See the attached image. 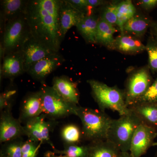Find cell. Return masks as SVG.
<instances>
[{
  "instance_id": "obj_1",
  "label": "cell",
  "mask_w": 157,
  "mask_h": 157,
  "mask_svg": "<svg viewBox=\"0 0 157 157\" xmlns=\"http://www.w3.org/2000/svg\"><path fill=\"white\" fill-rule=\"evenodd\" d=\"M62 0H29L25 16L31 35L46 48L59 52L62 40L59 12Z\"/></svg>"
},
{
  "instance_id": "obj_2",
  "label": "cell",
  "mask_w": 157,
  "mask_h": 157,
  "mask_svg": "<svg viewBox=\"0 0 157 157\" xmlns=\"http://www.w3.org/2000/svg\"><path fill=\"white\" fill-rule=\"evenodd\" d=\"M76 116L81 120L82 138L90 142L107 140L112 119L100 109L78 107Z\"/></svg>"
},
{
  "instance_id": "obj_3",
  "label": "cell",
  "mask_w": 157,
  "mask_h": 157,
  "mask_svg": "<svg viewBox=\"0 0 157 157\" xmlns=\"http://www.w3.org/2000/svg\"><path fill=\"white\" fill-rule=\"evenodd\" d=\"M87 82L91 89L92 97L98 104L99 109L104 111L109 109L116 111L119 115L126 114L129 111L126 104L124 90L117 86H109L104 82L89 79Z\"/></svg>"
},
{
  "instance_id": "obj_4",
  "label": "cell",
  "mask_w": 157,
  "mask_h": 157,
  "mask_svg": "<svg viewBox=\"0 0 157 157\" xmlns=\"http://www.w3.org/2000/svg\"><path fill=\"white\" fill-rule=\"evenodd\" d=\"M1 42V60L9 54L21 50L32 36L25 14L8 21L5 25Z\"/></svg>"
},
{
  "instance_id": "obj_5",
  "label": "cell",
  "mask_w": 157,
  "mask_h": 157,
  "mask_svg": "<svg viewBox=\"0 0 157 157\" xmlns=\"http://www.w3.org/2000/svg\"><path fill=\"white\" fill-rule=\"evenodd\" d=\"M142 123L139 118L129 109L126 114L117 119H113L107 140L115 144L121 152H129L135 130Z\"/></svg>"
},
{
  "instance_id": "obj_6",
  "label": "cell",
  "mask_w": 157,
  "mask_h": 157,
  "mask_svg": "<svg viewBox=\"0 0 157 157\" xmlns=\"http://www.w3.org/2000/svg\"><path fill=\"white\" fill-rule=\"evenodd\" d=\"M40 90L42 92L43 113L47 118L57 121L71 115H76L79 106L66 101L52 86L42 83Z\"/></svg>"
},
{
  "instance_id": "obj_7",
  "label": "cell",
  "mask_w": 157,
  "mask_h": 157,
  "mask_svg": "<svg viewBox=\"0 0 157 157\" xmlns=\"http://www.w3.org/2000/svg\"><path fill=\"white\" fill-rule=\"evenodd\" d=\"M148 65L132 72L126 82L124 92L127 107L134 104L146 92L153 82Z\"/></svg>"
},
{
  "instance_id": "obj_8",
  "label": "cell",
  "mask_w": 157,
  "mask_h": 157,
  "mask_svg": "<svg viewBox=\"0 0 157 157\" xmlns=\"http://www.w3.org/2000/svg\"><path fill=\"white\" fill-rule=\"evenodd\" d=\"M58 124L57 121L49 119L42 113L27 122L23 127L28 139L36 143L48 144L53 149L55 147L51 141L50 135Z\"/></svg>"
},
{
  "instance_id": "obj_9",
  "label": "cell",
  "mask_w": 157,
  "mask_h": 157,
  "mask_svg": "<svg viewBox=\"0 0 157 157\" xmlns=\"http://www.w3.org/2000/svg\"><path fill=\"white\" fill-rule=\"evenodd\" d=\"M157 137V130L142 123L135 130L129 152L133 157H141L153 146Z\"/></svg>"
},
{
  "instance_id": "obj_10",
  "label": "cell",
  "mask_w": 157,
  "mask_h": 157,
  "mask_svg": "<svg viewBox=\"0 0 157 157\" xmlns=\"http://www.w3.org/2000/svg\"><path fill=\"white\" fill-rule=\"evenodd\" d=\"M65 59L59 52L45 56L32 65L27 73L34 80L45 83L46 78L60 67Z\"/></svg>"
},
{
  "instance_id": "obj_11",
  "label": "cell",
  "mask_w": 157,
  "mask_h": 157,
  "mask_svg": "<svg viewBox=\"0 0 157 157\" xmlns=\"http://www.w3.org/2000/svg\"><path fill=\"white\" fill-rule=\"evenodd\" d=\"M12 108L1 111L0 117V142L5 143L25 136L23 126L18 118L14 117Z\"/></svg>"
},
{
  "instance_id": "obj_12",
  "label": "cell",
  "mask_w": 157,
  "mask_h": 157,
  "mask_svg": "<svg viewBox=\"0 0 157 157\" xmlns=\"http://www.w3.org/2000/svg\"><path fill=\"white\" fill-rule=\"evenodd\" d=\"M43 113L41 90L27 93L23 98L20 106L18 118L20 121L25 124L29 121L39 116Z\"/></svg>"
},
{
  "instance_id": "obj_13",
  "label": "cell",
  "mask_w": 157,
  "mask_h": 157,
  "mask_svg": "<svg viewBox=\"0 0 157 157\" xmlns=\"http://www.w3.org/2000/svg\"><path fill=\"white\" fill-rule=\"evenodd\" d=\"M21 51L23 56L25 73L36 62L45 56L56 52L46 48L35 40L32 36L24 44Z\"/></svg>"
},
{
  "instance_id": "obj_14",
  "label": "cell",
  "mask_w": 157,
  "mask_h": 157,
  "mask_svg": "<svg viewBox=\"0 0 157 157\" xmlns=\"http://www.w3.org/2000/svg\"><path fill=\"white\" fill-rule=\"evenodd\" d=\"M25 73L24 61L21 50L4 57L2 67L1 65V78L2 76L13 81L14 78Z\"/></svg>"
},
{
  "instance_id": "obj_15",
  "label": "cell",
  "mask_w": 157,
  "mask_h": 157,
  "mask_svg": "<svg viewBox=\"0 0 157 157\" xmlns=\"http://www.w3.org/2000/svg\"><path fill=\"white\" fill-rule=\"evenodd\" d=\"M52 87L66 101L78 105L79 94L77 85L67 76H55L52 79Z\"/></svg>"
},
{
  "instance_id": "obj_16",
  "label": "cell",
  "mask_w": 157,
  "mask_h": 157,
  "mask_svg": "<svg viewBox=\"0 0 157 157\" xmlns=\"http://www.w3.org/2000/svg\"><path fill=\"white\" fill-rule=\"evenodd\" d=\"M29 0L1 1V33L8 21L25 14Z\"/></svg>"
},
{
  "instance_id": "obj_17",
  "label": "cell",
  "mask_w": 157,
  "mask_h": 157,
  "mask_svg": "<svg viewBox=\"0 0 157 157\" xmlns=\"http://www.w3.org/2000/svg\"><path fill=\"white\" fill-rule=\"evenodd\" d=\"M83 14L73 8L67 0H62L60 9L59 23L63 41L68 31L73 26H76Z\"/></svg>"
},
{
  "instance_id": "obj_18",
  "label": "cell",
  "mask_w": 157,
  "mask_h": 157,
  "mask_svg": "<svg viewBox=\"0 0 157 157\" xmlns=\"http://www.w3.org/2000/svg\"><path fill=\"white\" fill-rule=\"evenodd\" d=\"M100 16L95 12L91 14H83L76 25L77 31L87 43H97V29Z\"/></svg>"
},
{
  "instance_id": "obj_19",
  "label": "cell",
  "mask_w": 157,
  "mask_h": 157,
  "mask_svg": "<svg viewBox=\"0 0 157 157\" xmlns=\"http://www.w3.org/2000/svg\"><path fill=\"white\" fill-rule=\"evenodd\" d=\"M145 45L140 39L125 33L115 38L113 50L127 54H136L145 51Z\"/></svg>"
},
{
  "instance_id": "obj_20",
  "label": "cell",
  "mask_w": 157,
  "mask_h": 157,
  "mask_svg": "<svg viewBox=\"0 0 157 157\" xmlns=\"http://www.w3.org/2000/svg\"><path fill=\"white\" fill-rule=\"evenodd\" d=\"M128 108L139 118L142 123L157 130V103H135Z\"/></svg>"
},
{
  "instance_id": "obj_21",
  "label": "cell",
  "mask_w": 157,
  "mask_h": 157,
  "mask_svg": "<svg viewBox=\"0 0 157 157\" xmlns=\"http://www.w3.org/2000/svg\"><path fill=\"white\" fill-rule=\"evenodd\" d=\"M152 20L145 14L136 13L124 25L121 33H125L140 39L150 28Z\"/></svg>"
},
{
  "instance_id": "obj_22",
  "label": "cell",
  "mask_w": 157,
  "mask_h": 157,
  "mask_svg": "<svg viewBox=\"0 0 157 157\" xmlns=\"http://www.w3.org/2000/svg\"><path fill=\"white\" fill-rule=\"evenodd\" d=\"M86 157H117L121 151L115 144L107 140L90 142Z\"/></svg>"
},
{
  "instance_id": "obj_23",
  "label": "cell",
  "mask_w": 157,
  "mask_h": 157,
  "mask_svg": "<svg viewBox=\"0 0 157 157\" xmlns=\"http://www.w3.org/2000/svg\"><path fill=\"white\" fill-rule=\"evenodd\" d=\"M117 29L114 26L100 18L97 29L96 41L97 43L113 50L115 38L113 35Z\"/></svg>"
},
{
  "instance_id": "obj_24",
  "label": "cell",
  "mask_w": 157,
  "mask_h": 157,
  "mask_svg": "<svg viewBox=\"0 0 157 157\" xmlns=\"http://www.w3.org/2000/svg\"><path fill=\"white\" fill-rule=\"evenodd\" d=\"M137 13V10L132 1L126 0L118 2L117 6V25L122 32L123 29L126 23L130 18Z\"/></svg>"
},
{
  "instance_id": "obj_25",
  "label": "cell",
  "mask_w": 157,
  "mask_h": 157,
  "mask_svg": "<svg viewBox=\"0 0 157 157\" xmlns=\"http://www.w3.org/2000/svg\"><path fill=\"white\" fill-rule=\"evenodd\" d=\"M61 136L64 144H80L82 138V130L74 124H68L62 128Z\"/></svg>"
},
{
  "instance_id": "obj_26",
  "label": "cell",
  "mask_w": 157,
  "mask_h": 157,
  "mask_svg": "<svg viewBox=\"0 0 157 157\" xmlns=\"http://www.w3.org/2000/svg\"><path fill=\"white\" fill-rule=\"evenodd\" d=\"M24 141L22 137H21L2 144L0 155L4 157H22Z\"/></svg>"
},
{
  "instance_id": "obj_27",
  "label": "cell",
  "mask_w": 157,
  "mask_h": 157,
  "mask_svg": "<svg viewBox=\"0 0 157 157\" xmlns=\"http://www.w3.org/2000/svg\"><path fill=\"white\" fill-rule=\"evenodd\" d=\"M53 151L57 155L67 157H86L87 154L88 147L87 144H64L63 149L59 150L55 148Z\"/></svg>"
},
{
  "instance_id": "obj_28",
  "label": "cell",
  "mask_w": 157,
  "mask_h": 157,
  "mask_svg": "<svg viewBox=\"0 0 157 157\" xmlns=\"http://www.w3.org/2000/svg\"><path fill=\"white\" fill-rule=\"evenodd\" d=\"M145 51L148 55V66L151 73H157V40L151 35L147 39Z\"/></svg>"
},
{
  "instance_id": "obj_29",
  "label": "cell",
  "mask_w": 157,
  "mask_h": 157,
  "mask_svg": "<svg viewBox=\"0 0 157 157\" xmlns=\"http://www.w3.org/2000/svg\"><path fill=\"white\" fill-rule=\"evenodd\" d=\"M17 89L11 82L0 95V110L12 108L14 101L17 97Z\"/></svg>"
},
{
  "instance_id": "obj_30",
  "label": "cell",
  "mask_w": 157,
  "mask_h": 157,
  "mask_svg": "<svg viewBox=\"0 0 157 157\" xmlns=\"http://www.w3.org/2000/svg\"><path fill=\"white\" fill-rule=\"evenodd\" d=\"M117 3H109L103 6L99 16L100 18L114 26L117 25Z\"/></svg>"
},
{
  "instance_id": "obj_31",
  "label": "cell",
  "mask_w": 157,
  "mask_h": 157,
  "mask_svg": "<svg viewBox=\"0 0 157 157\" xmlns=\"http://www.w3.org/2000/svg\"><path fill=\"white\" fill-rule=\"evenodd\" d=\"M41 144L29 139L24 141L21 149L22 157H37Z\"/></svg>"
},
{
  "instance_id": "obj_32",
  "label": "cell",
  "mask_w": 157,
  "mask_h": 157,
  "mask_svg": "<svg viewBox=\"0 0 157 157\" xmlns=\"http://www.w3.org/2000/svg\"><path fill=\"white\" fill-rule=\"evenodd\" d=\"M143 102L157 103V76L146 92L134 104Z\"/></svg>"
},
{
  "instance_id": "obj_33",
  "label": "cell",
  "mask_w": 157,
  "mask_h": 157,
  "mask_svg": "<svg viewBox=\"0 0 157 157\" xmlns=\"http://www.w3.org/2000/svg\"><path fill=\"white\" fill-rule=\"evenodd\" d=\"M137 4L145 11H150L157 7V0H140Z\"/></svg>"
},
{
  "instance_id": "obj_34",
  "label": "cell",
  "mask_w": 157,
  "mask_h": 157,
  "mask_svg": "<svg viewBox=\"0 0 157 157\" xmlns=\"http://www.w3.org/2000/svg\"><path fill=\"white\" fill-rule=\"evenodd\" d=\"M88 4L90 8L97 9L100 7H103L107 4L106 1L103 0H87Z\"/></svg>"
},
{
  "instance_id": "obj_35",
  "label": "cell",
  "mask_w": 157,
  "mask_h": 157,
  "mask_svg": "<svg viewBox=\"0 0 157 157\" xmlns=\"http://www.w3.org/2000/svg\"><path fill=\"white\" fill-rule=\"evenodd\" d=\"M151 34L157 40V21H152L150 27Z\"/></svg>"
},
{
  "instance_id": "obj_36",
  "label": "cell",
  "mask_w": 157,
  "mask_h": 157,
  "mask_svg": "<svg viewBox=\"0 0 157 157\" xmlns=\"http://www.w3.org/2000/svg\"><path fill=\"white\" fill-rule=\"evenodd\" d=\"M44 157H67L63 155H57L54 152L48 151L44 154Z\"/></svg>"
},
{
  "instance_id": "obj_37",
  "label": "cell",
  "mask_w": 157,
  "mask_h": 157,
  "mask_svg": "<svg viewBox=\"0 0 157 157\" xmlns=\"http://www.w3.org/2000/svg\"><path fill=\"white\" fill-rule=\"evenodd\" d=\"M117 157H133L129 152H121Z\"/></svg>"
},
{
  "instance_id": "obj_38",
  "label": "cell",
  "mask_w": 157,
  "mask_h": 157,
  "mask_svg": "<svg viewBox=\"0 0 157 157\" xmlns=\"http://www.w3.org/2000/svg\"><path fill=\"white\" fill-rule=\"evenodd\" d=\"M153 146L157 147V142H155L153 144Z\"/></svg>"
},
{
  "instance_id": "obj_39",
  "label": "cell",
  "mask_w": 157,
  "mask_h": 157,
  "mask_svg": "<svg viewBox=\"0 0 157 157\" xmlns=\"http://www.w3.org/2000/svg\"><path fill=\"white\" fill-rule=\"evenodd\" d=\"M154 157H157V151L155 153V154Z\"/></svg>"
}]
</instances>
